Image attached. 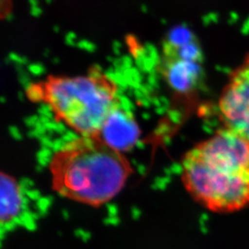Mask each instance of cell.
<instances>
[{"label": "cell", "mask_w": 249, "mask_h": 249, "mask_svg": "<svg viewBox=\"0 0 249 249\" xmlns=\"http://www.w3.org/2000/svg\"><path fill=\"white\" fill-rule=\"evenodd\" d=\"M181 181L187 193L215 213L249 206V143L222 127L186 152Z\"/></svg>", "instance_id": "obj_1"}, {"label": "cell", "mask_w": 249, "mask_h": 249, "mask_svg": "<svg viewBox=\"0 0 249 249\" xmlns=\"http://www.w3.org/2000/svg\"><path fill=\"white\" fill-rule=\"evenodd\" d=\"M48 169L55 193L93 208L116 197L133 174L124 153L97 135L64 143L51 156Z\"/></svg>", "instance_id": "obj_2"}, {"label": "cell", "mask_w": 249, "mask_h": 249, "mask_svg": "<svg viewBox=\"0 0 249 249\" xmlns=\"http://www.w3.org/2000/svg\"><path fill=\"white\" fill-rule=\"evenodd\" d=\"M25 95L48 107L57 122L79 136L98 135L107 116L120 107L116 81L96 69L80 76H48L30 83Z\"/></svg>", "instance_id": "obj_3"}, {"label": "cell", "mask_w": 249, "mask_h": 249, "mask_svg": "<svg viewBox=\"0 0 249 249\" xmlns=\"http://www.w3.org/2000/svg\"><path fill=\"white\" fill-rule=\"evenodd\" d=\"M218 110L223 127L249 143V54L229 74Z\"/></svg>", "instance_id": "obj_4"}, {"label": "cell", "mask_w": 249, "mask_h": 249, "mask_svg": "<svg viewBox=\"0 0 249 249\" xmlns=\"http://www.w3.org/2000/svg\"><path fill=\"white\" fill-rule=\"evenodd\" d=\"M162 76L178 92H191L203 79L202 52L196 39L178 46L163 45Z\"/></svg>", "instance_id": "obj_5"}, {"label": "cell", "mask_w": 249, "mask_h": 249, "mask_svg": "<svg viewBox=\"0 0 249 249\" xmlns=\"http://www.w3.org/2000/svg\"><path fill=\"white\" fill-rule=\"evenodd\" d=\"M97 136L116 151L124 153L139 142L141 128L130 112L118 107L107 116Z\"/></svg>", "instance_id": "obj_6"}, {"label": "cell", "mask_w": 249, "mask_h": 249, "mask_svg": "<svg viewBox=\"0 0 249 249\" xmlns=\"http://www.w3.org/2000/svg\"><path fill=\"white\" fill-rule=\"evenodd\" d=\"M0 177V219L2 227H5L11 225L19 217L23 207V196L21 187L15 178L4 172Z\"/></svg>", "instance_id": "obj_7"}, {"label": "cell", "mask_w": 249, "mask_h": 249, "mask_svg": "<svg viewBox=\"0 0 249 249\" xmlns=\"http://www.w3.org/2000/svg\"><path fill=\"white\" fill-rule=\"evenodd\" d=\"M195 36L192 32L186 26L178 25L173 27L166 36L164 45L178 46L189 43L195 40Z\"/></svg>", "instance_id": "obj_8"}, {"label": "cell", "mask_w": 249, "mask_h": 249, "mask_svg": "<svg viewBox=\"0 0 249 249\" xmlns=\"http://www.w3.org/2000/svg\"><path fill=\"white\" fill-rule=\"evenodd\" d=\"M10 4H11V0H1V11L3 16L7 11L9 12Z\"/></svg>", "instance_id": "obj_9"}]
</instances>
